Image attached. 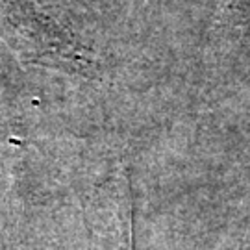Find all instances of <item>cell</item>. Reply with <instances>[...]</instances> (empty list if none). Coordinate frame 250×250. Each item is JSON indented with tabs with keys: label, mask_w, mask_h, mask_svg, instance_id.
Segmentation results:
<instances>
[{
	"label": "cell",
	"mask_w": 250,
	"mask_h": 250,
	"mask_svg": "<svg viewBox=\"0 0 250 250\" xmlns=\"http://www.w3.org/2000/svg\"><path fill=\"white\" fill-rule=\"evenodd\" d=\"M224 6L228 11H232V13H239V11H247L250 8V0H223Z\"/></svg>",
	"instance_id": "cell-1"
}]
</instances>
